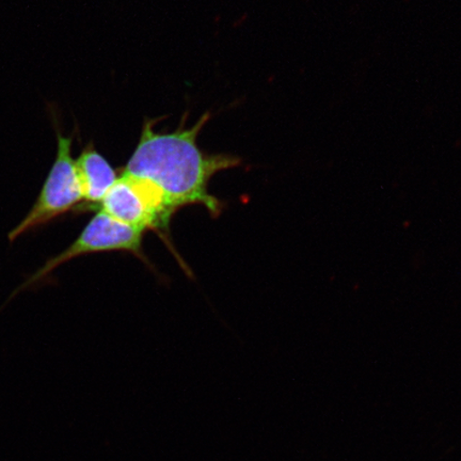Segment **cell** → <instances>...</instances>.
Listing matches in <instances>:
<instances>
[{
    "mask_svg": "<svg viewBox=\"0 0 461 461\" xmlns=\"http://www.w3.org/2000/svg\"><path fill=\"white\" fill-rule=\"evenodd\" d=\"M95 211L126 226L147 232L148 230L159 233L157 217L140 189L130 178L121 176L107 193Z\"/></svg>",
    "mask_w": 461,
    "mask_h": 461,
    "instance_id": "4",
    "label": "cell"
},
{
    "mask_svg": "<svg viewBox=\"0 0 461 461\" xmlns=\"http://www.w3.org/2000/svg\"><path fill=\"white\" fill-rule=\"evenodd\" d=\"M56 132L57 154L54 164L31 211L9 233L11 243L22 235L46 226L68 212L77 211L84 203L77 159L72 155L73 137L63 136L58 128Z\"/></svg>",
    "mask_w": 461,
    "mask_h": 461,
    "instance_id": "2",
    "label": "cell"
},
{
    "mask_svg": "<svg viewBox=\"0 0 461 461\" xmlns=\"http://www.w3.org/2000/svg\"><path fill=\"white\" fill-rule=\"evenodd\" d=\"M77 167L84 195V203L79 207V212L95 211L118 181V173L92 146L85 148L80 153Z\"/></svg>",
    "mask_w": 461,
    "mask_h": 461,
    "instance_id": "5",
    "label": "cell"
},
{
    "mask_svg": "<svg viewBox=\"0 0 461 461\" xmlns=\"http://www.w3.org/2000/svg\"><path fill=\"white\" fill-rule=\"evenodd\" d=\"M209 120L205 113L192 128L182 125L170 134L154 130L158 120L147 121L125 166L122 176L149 190L172 216L190 205L205 207L214 218L222 212L221 201L210 193V182L218 172L240 166V159L202 151L197 140Z\"/></svg>",
    "mask_w": 461,
    "mask_h": 461,
    "instance_id": "1",
    "label": "cell"
},
{
    "mask_svg": "<svg viewBox=\"0 0 461 461\" xmlns=\"http://www.w3.org/2000/svg\"><path fill=\"white\" fill-rule=\"evenodd\" d=\"M143 234L142 230L126 226V224L114 221L105 212L97 211L78 238L60 255L50 258L37 273H34L31 278L17 288L13 296L39 284L61 265L70 262L73 258L92 255V253L130 252L140 258L148 267H151L143 252Z\"/></svg>",
    "mask_w": 461,
    "mask_h": 461,
    "instance_id": "3",
    "label": "cell"
}]
</instances>
